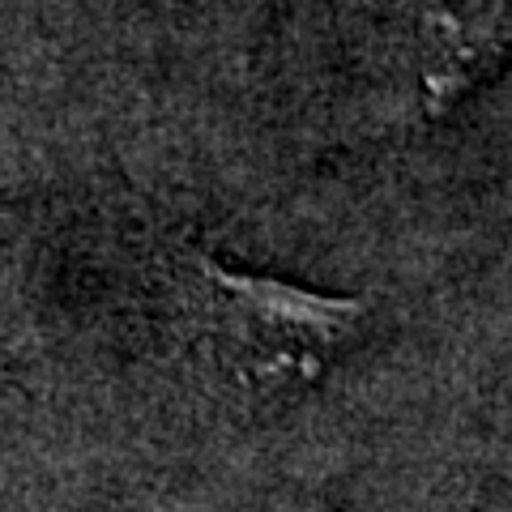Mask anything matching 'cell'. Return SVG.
Wrapping results in <instances>:
<instances>
[{
  "instance_id": "1",
  "label": "cell",
  "mask_w": 512,
  "mask_h": 512,
  "mask_svg": "<svg viewBox=\"0 0 512 512\" xmlns=\"http://www.w3.org/2000/svg\"><path fill=\"white\" fill-rule=\"evenodd\" d=\"M175 282L201 350L248 389L316 380L363 320L359 299H333L282 278L244 274L192 248L175 265Z\"/></svg>"
}]
</instances>
